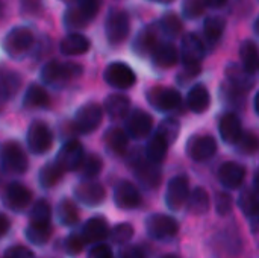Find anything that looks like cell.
I'll return each instance as SVG.
<instances>
[{
    "mask_svg": "<svg viewBox=\"0 0 259 258\" xmlns=\"http://www.w3.org/2000/svg\"><path fill=\"white\" fill-rule=\"evenodd\" d=\"M219 132L225 143L235 144L243 132L241 120L235 113H226L219 123Z\"/></svg>",
    "mask_w": 259,
    "mask_h": 258,
    "instance_id": "24",
    "label": "cell"
},
{
    "mask_svg": "<svg viewBox=\"0 0 259 258\" xmlns=\"http://www.w3.org/2000/svg\"><path fill=\"white\" fill-rule=\"evenodd\" d=\"M33 46V32L26 26L11 29L3 38V50L12 59L23 58Z\"/></svg>",
    "mask_w": 259,
    "mask_h": 258,
    "instance_id": "3",
    "label": "cell"
},
{
    "mask_svg": "<svg viewBox=\"0 0 259 258\" xmlns=\"http://www.w3.org/2000/svg\"><path fill=\"white\" fill-rule=\"evenodd\" d=\"M258 102H259V94H255V99H253V106H255V113H256V114L259 113Z\"/></svg>",
    "mask_w": 259,
    "mask_h": 258,
    "instance_id": "57",
    "label": "cell"
},
{
    "mask_svg": "<svg viewBox=\"0 0 259 258\" xmlns=\"http://www.w3.org/2000/svg\"><path fill=\"white\" fill-rule=\"evenodd\" d=\"M62 3H67V5H73V3H76L77 0H61Z\"/></svg>",
    "mask_w": 259,
    "mask_h": 258,
    "instance_id": "59",
    "label": "cell"
},
{
    "mask_svg": "<svg viewBox=\"0 0 259 258\" xmlns=\"http://www.w3.org/2000/svg\"><path fill=\"white\" fill-rule=\"evenodd\" d=\"M220 94H222V99H223L228 105H231V106H234V108H241V106L244 105V96H246V93L238 91L237 88L231 87L228 82L222 85Z\"/></svg>",
    "mask_w": 259,
    "mask_h": 258,
    "instance_id": "46",
    "label": "cell"
},
{
    "mask_svg": "<svg viewBox=\"0 0 259 258\" xmlns=\"http://www.w3.org/2000/svg\"><path fill=\"white\" fill-rule=\"evenodd\" d=\"M205 12L203 0H184L182 2V15L187 20L199 18Z\"/></svg>",
    "mask_w": 259,
    "mask_h": 258,
    "instance_id": "47",
    "label": "cell"
},
{
    "mask_svg": "<svg viewBox=\"0 0 259 258\" xmlns=\"http://www.w3.org/2000/svg\"><path fill=\"white\" fill-rule=\"evenodd\" d=\"M24 236L27 242L35 246L46 245L52 236V224H29L24 231Z\"/></svg>",
    "mask_w": 259,
    "mask_h": 258,
    "instance_id": "36",
    "label": "cell"
},
{
    "mask_svg": "<svg viewBox=\"0 0 259 258\" xmlns=\"http://www.w3.org/2000/svg\"><path fill=\"white\" fill-rule=\"evenodd\" d=\"M62 175L64 172L56 163H47L39 170V175H38L39 186L42 189H52L62 179Z\"/></svg>",
    "mask_w": 259,
    "mask_h": 258,
    "instance_id": "39",
    "label": "cell"
},
{
    "mask_svg": "<svg viewBox=\"0 0 259 258\" xmlns=\"http://www.w3.org/2000/svg\"><path fill=\"white\" fill-rule=\"evenodd\" d=\"M147 102L161 113L175 111L181 106L182 96L178 90L168 87H153L147 91Z\"/></svg>",
    "mask_w": 259,
    "mask_h": 258,
    "instance_id": "9",
    "label": "cell"
},
{
    "mask_svg": "<svg viewBox=\"0 0 259 258\" xmlns=\"http://www.w3.org/2000/svg\"><path fill=\"white\" fill-rule=\"evenodd\" d=\"M129 109H131V99L126 94L114 93L105 99L103 113H106L109 116V119H112V120L126 119V116L131 113Z\"/></svg>",
    "mask_w": 259,
    "mask_h": 258,
    "instance_id": "25",
    "label": "cell"
},
{
    "mask_svg": "<svg viewBox=\"0 0 259 258\" xmlns=\"http://www.w3.org/2000/svg\"><path fill=\"white\" fill-rule=\"evenodd\" d=\"M105 144L115 155H124L129 146V137L120 128H111L105 132Z\"/></svg>",
    "mask_w": 259,
    "mask_h": 258,
    "instance_id": "33",
    "label": "cell"
},
{
    "mask_svg": "<svg viewBox=\"0 0 259 258\" xmlns=\"http://www.w3.org/2000/svg\"><path fill=\"white\" fill-rule=\"evenodd\" d=\"M21 11L29 15H38L42 9V0H20Z\"/></svg>",
    "mask_w": 259,
    "mask_h": 258,
    "instance_id": "51",
    "label": "cell"
},
{
    "mask_svg": "<svg viewBox=\"0 0 259 258\" xmlns=\"http://www.w3.org/2000/svg\"><path fill=\"white\" fill-rule=\"evenodd\" d=\"M152 129H153V117L144 109H135L126 116L124 132L129 138H135V140L144 138L152 132Z\"/></svg>",
    "mask_w": 259,
    "mask_h": 258,
    "instance_id": "12",
    "label": "cell"
},
{
    "mask_svg": "<svg viewBox=\"0 0 259 258\" xmlns=\"http://www.w3.org/2000/svg\"><path fill=\"white\" fill-rule=\"evenodd\" d=\"M129 30H131V20L127 12L121 9H112L105 21V33L109 44L112 46L121 44L127 38Z\"/></svg>",
    "mask_w": 259,
    "mask_h": 258,
    "instance_id": "5",
    "label": "cell"
},
{
    "mask_svg": "<svg viewBox=\"0 0 259 258\" xmlns=\"http://www.w3.org/2000/svg\"><path fill=\"white\" fill-rule=\"evenodd\" d=\"M187 210L191 213V214H196V216H202V214H206L211 208V199H209V195L205 189L202 187H197L194 189L190 195H188V199H187Z\"/></svg>",
    "mask_w": 259,
    "mask_h": 258,
    "instance_id": "31",
    "label": "cell"
},
{
    "mask_svg": "<svg viewBox=\"0 0 259 258\" xmlns=\"http://www.w3.org/2000/svg\"><path fill=\"white\" fill-rule=\"evenodd\" d=\"M0 163L5 172L17 175L24 173L29 167L27 155L17 141H5L0 144Z\"/></svg>",
    "mask_w": 259,
    "mask_h": 258,
    "instance_id": "4",
    "label": "cell"
},
{
    "mask_svg": "<svg viewBox=\"0 0 259 258\" xmlns=\"http://www.w3.org/2000/svg\"><path fill=\"white\" fill-rule=\"evenodd\" d=\"M190 195V184L185 176H175L170 179L165 192V204L170 210H181Z\"/></svg>",
    "mask_w": 259,
    "mask_h": 258,
    "instance_id": "16",
    "label": "cell"
},
{
    "mask_svg": "<svg viewBox=\"0 0 259 258\" xmlns=\"http://www.w3.org/2000/svg\"><path fill=\"white\" fill-rule=\"evenodd\" d=\"M159 32H162L164 35L170 36V38H176L181 32H182V21L179 20V17L175 12H167L162 15V18L156 23Z\"/></svg>",
    "mask_w": 259,
    "mask_h": 258,
    "instance_id": "41",
    "label": "cell"
},
{
    "mask_svg": "<svg viewBox=\"0 0 259 258\" xmlns=\"http://www.w3.org/2000/svg\"><path fill=\"white\" fill-rule=\"evenodd\" d=\"M103 169V161L97 154H88L83 157L77 172L85 181H91L93 178L99 176Z\"/></svg>",
    "mask_w": 259,
    "mask_h": 258,
    "instance_id": "37",
    "label": "cell"
},
{
    "mask_svg": "<svg viewBox=\"0 0 259 258\" xmlns=\"http://www.w3.org/2000/svg\"><path fill=\"white\" fill-rule=\"evenodd\" d=\"M156 134H159L162 138H165V141H167L168 144L175 143V141L178 140L179 134H181V123H179V120H176V119H173V117L164 119V120L159 123V126H158V129H156Z\"/></svg>",
    "mask_w": 259,
    "mask_h": 258,
    "instance_id": "42",
    "label": "cell"
},
{
    "mask_svg": "<svg viewBox=\"0 0 259 258\" xmlns=\"http://www.w3.org/2000/svg\"><path fill=\"white\" fill-rule=\"evenodd\" d=\"M200 71H202V67H184V71L179 73L178 81H179V84L190 82L193 78H196L197 75H200Z\"/></svg>",
    "mask_w": 259,
    "mask_h": 258,
    "instance_id": "53",
    "label": "cell"
},
{
    "mask_svg": "<svg viewBox=\"0 0 259 258\" xmlns=\"http://www.w3.org/2000/svg\"><path fill=\"white\" fill-rule=\"evenodd\" d=\"M88 258H114V255L108 245L97 243V245H93V248L90 249Z\"/></svg>",
    "mask_w": 259,
    "mask_h": 258,
    "instance_id": "52",
    "label": "cell"
},
{
    "mask_svg": "<svg viewBox=\"0 0 259 258\" xmlns=\"http://www.w3.org/2000/svg\"><path fill=\"white\" fill-rule=\"evenodd\" d=\"M114 202L120 210H135L141 205L143 198L135 184L121 181L114 189Z\"/></svg>",
    "mask_w": 259,
    "mask_h": 258,
    "instance_id": "17",
    "label": "cell"
},
{
    "mask_svg": "<svg viewBox=\"0 0 259 258\" xmlns=\"http://www.w3.org/2000/svg\"><path fill=\"white\" fill-rule=\"evenodd\" d=\"M9 228H11V220L5 214H0V239L8 234Z\"/></svg>",
    "mask_w": 259,
    "mask_h": 258,
    "instance_id": "55",
    "label": "cell"
},
{
    "mask_svg": "<svg viewBox=\"0 0 259 258\" xmlns=\"http://www.w3.org/2000/svg\"><path fill=\"white\" fill-rule=\"evenodd\" d=\"M152 2H156V3H164V5H167V3H171V2H175V0H152Z\"/></svg>",
    "mask_w": 259,
    "mask_h": 258,
    "instance_id": "58",
    "label": "cell"
},
{
    "mask_svg": "<svg viewBox=\"0 0 259 258\" xmlns=\"http://www.w3.org/2000/svg\"><path fill=\"white\" fill-rule=\"evenodd\" d=\"M211 105V94L208 88L202 84H197L190 88L187 94V106L190 111L194 114H202L205 113Z\"/></svg>",
    "mask_w": 259,
    "mask_h": 258,
    "instance_id": "28",
    "label": "cell"
},
{
    "mask_svg": "<svg viewBox=\"0 0 259 258\" xmlns=\"http://www.w3.org/2000/svg\"><path fill=\"white\" fill-rule=\"evenodd\" d=\"M99 8H100V0H77L73 5H68L62 17L64 26L73 32L87 27L97 15Z\"/></svg>",
    "mask_w": 259,
    "mask_h": 258,
    "instance_id": "1",
    "label": "cell"
},
{
    "mask_svg": "<svg viewBox=\"0 0 259 258\" xmlns=\"http://www.w3.org/2000/svg\"><path fill=\"white\" fill-rule=\"evenodd\" d=\"M20 85L21 79L17 73L6 68H0V109L18 91Z\"/></svg>",
    "mask_w": 259,
    "mask_h": 258,
    "instance_id": "30",
    "label": "cell"
},
{
    "mask_svg": "<svg viewBox=\"0 0 259 258\" xmlns=\"http://www.w3.org/2000/svg\"><path fill=\"white\" fill-rule=\"evenodd\" d=\"M203 3H205V8L220 9V8H223L228 3V0H203Z\"/></svg>",
    "mask_w": 259,
    "mask_h": 258,
    "instance_id": "56",
    "label": "cell"
},
{
    "mask_svg": "<svg viewBox=\"0 0 259 258\" xmlns=\"http://www.w3.org/2000/svg\"><path fill=\"white\" fill-rule=\"evenodd\" d=\"M134 233H135V230H134V227L131 224H118L112 230H109L108 236L111 237L112 243H115V245H126V243H129L132 240Z\"/></svg>",
    "mask_w": 259,
    "mask_h": 258,
    "instance_id": "45",
    "label": "cell"
},
{
    "mask_svg": "<svg viewBox=\"0 0 259 258\" xmlns=\"http://www.w3.org/2000/svg\"><path fill=\"white\" fill-rule=\"evenodd\" d=\"M132 167L135 170V178L146 189H158L162 181V173L159 166L149 163L147 160H134Z\"/></svg>",
    "mask_w": 259,
    "mask_h": 258,
    "instance_id": "19",
    "label": "cell"
},
{
    "mask_svg": "<svg viewBox=\"0 0 259 258\" xmlns=\"http://www.w3.org/2000/svg\"><path fill=\"white\" fill-rule=\"evenodd\" d=\"M217 175H219V181L223 187L235 190V189L241 187V184L246 179V167L235 161H228L220 166Z\"/></svg>",
    "mask_w": 259,
    "mask_h": 258,
    "instance_id": "20",
    "label": "cell"
},
{
    "mask_svg": "<svg viewBox=\"0 0 259 258\" xmlns=\"http://www.w3.org/2000/svg\"><path fill=\"white\" fill-rule=\"evenodd\" d=\"M103 116V108L99 103H85L76 111L73 125L79 134H90L100 126Z\"/></svg>",
    "mask_w": 259,
    "mask_h": 258,
    "instance_id": "6",
    "label": "cell"
},
{
    "mask_svg": "<svg viewBox=\"0 0 259 258\" xmlns=\"http://www.w3.org/2000/svg\"><path fill=\"white\" fill-rule=\"evenodd\" d=\"M85 246V242L80 236V233H71L67 240H65V251L70 254V255H77L82 252Z\"/></svg>",
    "mask_w": 259,
    "mask_h": 258,
    "instance_id": "49",
    "label": "cell"
},
{
    "mask_svg": "<svg viewBox=\"0 0 259 258\" xmlns=\"http://www.w3.org/2000/svg\"><path fill=\"white\" fill-rule=\"evenodd\" d=\"M103 79L108 85L118 88V90H127L135 85L137 75L135 71L124 62H112L109 64L103 71Z\"/></svg>",
    "mask_w": 259,
    "mask_h": 258,
    "instance_id": "11",
    "label": "cell"
},
{
    "mask_svg": "<svg viewBox=\"0 0 259 258\" xmlns=\"http://www.w3.org/2000/svg\"><path fill=\"white\" fill-rule=\"evenodd\" d=\"M187 154L194 161H206L217 152V141L211 135H193L185 144Z\"/></svg>",
    "mask_w": 259,
    "mask_h": 258,
    "instance_id": "14",
    "label": "cell"
},
{
    "mask_svg": "<svg viewBox=\"0 0 259 258\" xmlns=\"http://www.w3.org/2000/svg\"><path fill=\"white\" fill-rule=\"evenodd\" d=\"M158 32H159V29L156 24L144 27L134 40V46H132L134 52L140 56H149L152 53V50L155 49V46L159 43Z\"/></svg>",
    "mask_w": 259,
    "mask_h": 258,
    "instance_id": "26",
    "label": "cell"
},
{
    "mask_svg": "<svg viewBox=\"0 0 259 258\" xmlns=\"http://www.w3.org/2000/svg\"><path fill=\"white\" fill-rule=\"evenodd\" d=\"M238 207L247 217H258V193L253 189L243 190L238 198Z\"/></svg>",
    "mask_w": 259,
    "mask_h": 258,
    "instance_id": "40",
    "label": "cell"
},
{
    "mask_svg": "<svg viewBox=\"0 0 259 258\" xmlns=\"http://www.w3.org/2000/svg\"><path fill=\"white\" fill-rule=\"evenodd\" d=\"M258 23H259V18L255 20V24H253V27H255V33H258Z\"/></svg>",
    "mask_w": 259,
    "mask_h": 258,
    "instance_id": "60",
    "label": "cell"
},
{
    "mask_svg": "<svg viewBox=\"0 0 259 258\" xmlns=\"http://www.w3.org/2000/svg\"><path fill=\"white\" fill-rule=\"evenodd\" d=\"M161 258H178L176 255H162Z\"/></svg>",
    "mask_w": 259,
    "mask_h": 258,
    "instance_id": "62",
    "label": "cell"
},
{
    "mask_svg": "<svg viewBox=\"0 0 259 258\" xmlns=\"http://www.w3.org/2000/svg\"><path fill=\"white\" fill-rule=\"evenodd\" d=\"M205 55H206V49L202 40L199 38V35L193 32L184 35L181 43V52H179L184 67H200Z\"/></svg>",
    "mask_w": 259,
    "mask_h": 258,
    "instance_id": "10",
    "label": "cell"
},
{
    "mask_svg": "<svg viewBox=\"0 0 259 258\" xmlns=\"http://www.w3.org/2000/svg\"><path fill=\"white\" fill-rule=\"evenodd\" d=\"M109 234V227H108V222L105 217H100V216H96V217H91L85 222L82 231H80V236L85 242V245H97V243H102Z\"/></svg>",
    "mask_w": 259,
    "mask_h": 258,
    "instance_id": "21",
    "label": "cell"
},
{
    "mask_svg": "<svg viewBox=\"0 0 259 258\" xmlns=\"http://www.w3.org/2000/svg\"><path fill=\"white\" fill-rule=\"evenodd\" d=\"M3 258H35V255L26 246H11L5 251Z\"/></svg>",
    "mask_w": 259,
    "mask_h": 258,
    "instance_id": "50",
    "label": "cell"
},
{
    "mask_svg": "<svg viewBox=\"0 0 259 258\" xmlns=\"http://www.w3.org/2000/svg\"><path fill=\"white\" fill-rule=\"evenodd\" d=\"M85 157L83 146L77 140H70L62 144L56 155V164L62 169V172H74L79 169L82 160Z\"/></svg>",
    "mask_w": 259,
    "mask_h": 258,
    "instance_id": "13",
    "label": "cell"
},
{
    "mask_svg": "<svg viewBox=\"0 0 259 258\" xmlns=\"http://www.w3.org/2000/svg\"><path fill=\"white\" fill-rule=\"evenodd\" d=\"M26 143H27V148L32 154L42 155L53 144V132L44 122L36 120L27 129Z\"/></svg>",
    "mask_w": 259,
    "mask_h": 258,
    "instance_id": "8",
    "label": "cell"
},
{
    "mask_svg": "<svg viewBox=\"0 0 259 258\" xmlns=\"http://www.w3.org/2000/svg\"><path fill=\"white\" fill-rule=\"evenodd\" d=\"M168 148L170 144L165 141V138H162L159 134H153L150 137V140L147 141V146H146V160L152 164H162L164 160L167 158V154H168Z\"/></svg>",
    "mask_w": 259,
    "mask_h": 258,
    "instance_id": "29",
    "label": "cell"
},
{
    "mask_svg": "<svg viewBox=\"0 0 259 258\" xmlns=\"http://www.w3.org/2000/svg\"><path fill=\"white\" fill-rule=\"evenodd\" d=\"M56 217L61 222V225L74 227L80 220V213L77 205L71 199H64L56 207Z\"/></svg>",
    "mask_w": 259,
    "mask_h": 258,
    "instance_id": "35",
    "label": "cell"
},
{
    "mask_svg": "<svg viewBox=\"0 0 259 258\" xmlns=\"http://www.w3.org/2000/svg\"><path fill=\"white\" fill-rule=\"evenodd\" d=\"M226 29V20L219 15L206 17L203 21V32L209 43H219Z\"/></svg>",
    "mask_w": 259,
    "mask_h": 258,
    "instance_id": "38",
    "label": "cell"
},
{
    "mask_svg": "<svg viewBox=\"0 0 259 258\" xmlns=\"http://www.w3.org/2000/svg\"><path fill=\"white\" fill-rule=\"evenodd\" d=\"M235 146L243 155H253L259 148L258 137L253 131H243Z\"/></svg>",
    "mask_w": 259,
    "mask_h": 258,
    "instance_id": "44",
    "label": "cell"
},
{
    "mask_svg": "<svg viewBox=\"0 0 259 258\" xmlns=\"http://www.w3.org/2000/svg\"><path fill=\"white\" fill-rule=\"evenodd\" d=\"M146 231L155 240H170L178 236L179 224L167 214H152L146 219Z\"/></svg>",
    "mask_w": 259,
    "mask_h": 258,
    "instance_id": "7",
    "label": "cell"
},
{
    "mask_svg": "<svg viewBox=\"0 0 259 258\" xmlns=\"http://www.w3.org/2000/svg\"><path fill=\"white\" fill-rule=\"evenodd\" d=\"M214 205H215V211L219 216H228L232 213L234 210V199L229 193L226 192H219L215 195V201H214Z\"/></svg>",
    "mask_w": 259,
    "mask_h": 258,
    "instance_id": "48",
    "label": "cell"
},
{
    "mask_svg": "<svg viewBox=\"0 0 259 258\" xmlns=\"http://www.w3.org/2000/svg\"><path fill=\"white\" fill-rule=\"evenodd\" d=\"M30 224H50L52 219V207L47 201L39 199L36 201L29 213Z\"/></svg>",
    "mask_w": 259,
    "mask_h": 258,
    "instance_id": "43",
    "label": "cell"
},
{
    "mask_svg": "<svg viewBox=\"0 0 259 258\" xmlns=\"http://www.w3.org/2000/svg\"><path fill=\"white\" fill-rule=\"evenodd\" d=\"M152 62L159 68H170L179 61V50L170 41H159L150 53Z\"/></svg>",
    "mask_w": 259,
    "mask_h": 258,
    "instance_id": "22",
    "label": "cell"
},
{
    "mask_svg": "<svg viewBox=\"0 0 259 258\" xmlns=\"http://www.w3.org/2000/svg\"><path fill=\"white\" fill-rule=\"evenodd\" d=\"M50 105V96L46 91L44 87L38 84H32L23 97V106L24 108H47Z\"/></svg>",
    "mask_w": 259,
    "mask_h": 258,
    "instance_id": "32",
    "label": "cell"
},
{
    "mask_svg": "<svg viewBox=\"0 0 259 258\" xmlns=\"http://www.w3.org/2000/svg\"><path fill=\"white\" fill-rule=\"evenodd\" d=\"M3 8H5V6H3V3H2V0H0V18L3 17V11H5Z\"/></svg>",
    "mask_w": 259,
    "mask_h": 258,
    "instance_id": "61",
    "label": "cell"
},
{
    "mask_svg": "<svg viewBox=\"0 0 259 258\" xmlns=\"http://www.w3.org/2000/svg\"><path fill=\"white\" fill-rule=\"evenodd\" d=\"M73 193H74V198L87 207H97L106 198L105 187L96 181H82L80 184L74 187Z\"/></svg>",
    "mask_w": 259,
    "mask_h": 258,
    "instance_id": "15",
    "label": "cell"
},
{
    "mask_svg": "<svg viewBox=\"0 0 259 258\" xmlns=\"http://www.w3.org/2000/svg\"><path fill=\"white\" fill-rule=\"evenodd\" d=\"M3 202L12 211H24L32 202V192L20 182H12L5 190Z\"/></svg>",
    "mask_w": 259,
    "mask_h": 258,
    "instance_id": "18",
    "label": "cell"
},
{
    "mask_svg": "<svg viewBox=\"0 0 259 258\" xmlns=\"http://www.w3.org/2000/svg\"><path fill=\"white\" fill-rule=\"evenodd\" d=\"M240 58H241V67L249 75H253L255 76L259 64L258 47H256L255 41H252V40L243 41V44L240 47Z\"/></svg>",
    "mask_w": 259,
    "mask_h": 258,
    "instance_id": "34",
    "label": "cell"
},
{
    "mask_svg": "<svg viewBox=\"0 0 259 258\" xmlns=\"http://www.w3.org/2000/svg\"><path fill=\"white\" fill-rule=\"evenodd\" d=\"M120 258H146V255L137 246H126L124 249H121Z\"/></svg>",
    "mask_w": 259,
    "mask_h": 258,
    "instance_id": "54",
    "label": "cell"
},
{
    "mask_svg": "<svg viewBox=\"0 0 259 258\" xmlns=\"http://www.w3.org/2000/svg\"><path fill=\"white\" fill-rule=\"evenodd\" d=\"M226 78H228V84L231 87H234L243 93H247L255 87V76L249 75L240 64H235V62L228 64Z\"/></svg>",
    "mask_w": 259,
    "mask_h": 258,
    "instance_id": "23",
    "label": "cell"
},
{
    "mask_svg": "<svg viewBox=\"0 0 259 258\" xmlns=\"http://www.w3.org/2000/svg\"><path fill=\"white\" fill-rule=\"evenodd\" d=\"M82 75V65L76 62L49 61L42 65L39 78L47 85H64Z\"/></svg>",
    "mask_w": 259,
    "mask_h": 258,
    "instance_id": "2",
    "label": "cell"
},
{
    "mask_svg": "<svg viewBox=\"0 0 259 258\" xmlns=\"http://www.w3.org/2000/svg\"><path fill=\"white\" fill-rule=\"evenodd\" d=\"M91 47V43L90 40L79 33V32H71L68 33L59 44V50L62 55L65 56H79V55H83L90 50Z\"/></svg>",
    "mask_w": 259,
    "mask_h": 258,
    "instance_id": "27",
    "label": "cell"
}]
</instances>
